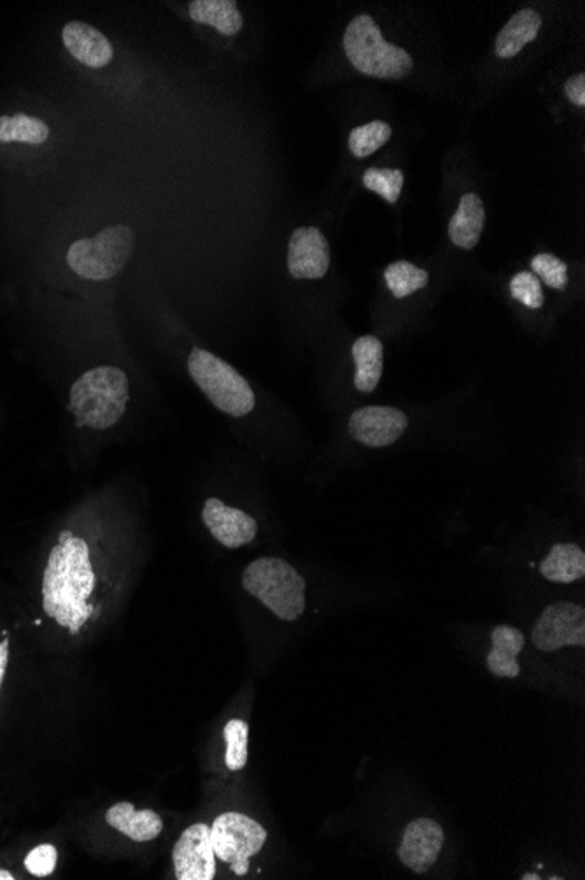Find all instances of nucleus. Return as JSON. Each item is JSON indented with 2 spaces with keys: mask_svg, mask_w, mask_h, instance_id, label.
<instances>
[{
  "mask_svg": "<svg viewBox=\"0 0 585 880\" xmlns=\"http://www.w3.org/2000/svg\"><path fill=\"white\" fill-rule=\"evenodd\" d=\"M129 377L116 366H99L81 374L70 387L69 406L79 428L109 429L129 405Z\"/></svg>",
  "mask_w": 585,
  "mask_h": 880,
  "instance_id": "nucleus-1",
  "label": "nucleus"
},
{
  "mask_svg": "<svg viewBox=\"0 0 585 880\" xmlns=\"http://www.w3.org/2000/svg\"><path fill=\"white\" fill-rule=\"evenodd\" d=\"M343 51L354 69L370 78L402 79L414 67L407 51L386 41L379 25L368 14L351 20L343 34Z\"/></svg>",
  "mask_w": 585,
  "mask_h": 880,
  "instance_id": "nucleus-2",
  "label": "nucleus"
},
{
  "mask_svg": "<svg viewBox=\"0 0 585 880\" xmlns=\"http://www.w3.org/2000/svg\"><path fill=\"white\" fill-rule=\"evenodd\" d=\"M244 589L260 599L270 612L283 621H297L306 612V581L280 558H260L246 567Z\"/></svg>",
  "mask_w": 585,
  "mask_h": 880,
  "instance_id": "nucleus-3",
  "label": "nucleus"
},
{
  "mask_svg": "<svg viewBox=\"0 0 585 880\" xmlns=\"http://www.w3.org/2000/svg\"><path fill=\"white\" fill-rule=\"evenodd\" d=\"M135 248V232L125 224L104 227L92 238L74 241L67 264L78 277L106 282L123 271Z\"/></svg>",
  "mask_w": 585,
  "mask_h": 880,
  "instance_id": "nucleus-4",
  "label": "nucleus"
},
{
  "mask_svg": "<svg viewBox=\"0 0 585 880\" xmlns=\"http://www.w3.org/2000/svg\"><path fill=\"white\" fill-rule=\"evenodd\" d=\"M187 371L207 399L226 416H247L257 405L255 392L243 374L211 352L193 348L187 357Z\"/></svg>",
  "mask_w": 585,
  "mask_h": 880,
  "instance_id": "nucleus-5",
  "label": "nucleus"
},
{
  "mask_svg": "<svg viewBox=\"0 0 585 880\" xmlns=\"http://www.w3.org/2000/svg\"><path fill=\"white\" fill-rule=\"evenodd\" d=\"M269 833L265 828L238 812H224L211 826V840L218 859L229 863L235 876L249 871V859L260 853Z\"/></svg>",
  "mask_w": 585,
  "mask_h": 880,
  "instance_id": "nucleus-6",
  "label": "nucleus"
},
{
  "mask_svg": "<svg viewBox=\"0 0 585 880\" xmlns=\"http://www.w3.org/2000/svg\"><path fill=\"white\" fill-rule=\"evenodd\" d=\"M531 641L542 652H556L562 647H584V607L570 601L550 604L536 621Z\"/></svg>",
  "mask_w": 585,
  "mask_h": 880,
  "instance_id": "nucleus-7",
  "label": "nucleus"
},
{
  "mask_svg": "<svg viewBox=\"0 0 585 880\" xmlns=\"http://www.w3.org/2000/svg\"><path fill=\"white\" fill-rule=\"evenodd\" d=\"M176 879L212 880L216 876V854L211 828L206 822L190 826L172 849Z\"/></svg>",
  "mask_w": 585,
  "mask_h": 880,
  "instance_id": "nucleus-8",
  "label": "nucleus"
},
{
  "mask_svg": "<svg viewBox=\"0 0 585 880\" xmlns=\"http://www.w3.org/2000/svg\"><path fill=\"white\" fill-rule=\"evenodd\" d=\"M407 425V416L391 406H365L354 411L349 420L352 438L374 448L399 442Z\"/></svg>",
  "mask_w": 585,
  "mask_h": 880,
  "instance_id": "nucleus-9",
  "label": "nucleus"
},
{
  "mask_svg": "<svg viewBox=\"0 0 585 880\" xmlns=\"http://www.w3.org/2000/svg\"><path fill=\"white\" fill-rule=\"evenodd\" d=\"M329 268V245L316 227H298L288 246V271L297 280H320Z\"/></svg>",
  "mask_w": 585,
  "mask_h": 880,
  "instance_id": "nucleus-10",
  "label": "nucleus"
},
{
  "mask_svg": "<svg viewBox=\"0 0 585 880\" xmlns=\"http://www.w3.org/2000/svg\"><path fill=\"white\" fill-rule=\"evenodd\" d=\"M202 521L226 549H238L257 538L258 522L238 508L226 507L218 498L207 499L202 510Z\"/></svg>",
  "mask_w": 585,
  "mask_h": 880,
  "instance_id": "nucleus-11",
  "label": "nucleus"
},
{
  "mask_svg": "<svg viewBox=\"0 0 585 880\" xmlns=\"http://www.w3.org/2000/svg\"><path fill=\"white\" fill-rule=\"evenodd\" d=\"M442 845L444 830L439 822L431 819L412 820L400 844V862L414 873H426L439 859Z\"/></svg>",
  "mask_w": 585,
  "mask_h": 880,
  "instance_id": "nucleus-12",
  "label": "nucleus"
},
{
  "mask_svg": "<svg viewBox=\"0 0 585 880\" xmlns=\"http://www.w3.org/2000/svg\"><path fill=\"white\" fill-rule=\"evenodd\" d=\"M62 42L79 64L90 69H104L115 59V48L109 39L99 28L79 20L64 25Z\"/></svg>",
  "mask_w": 585,
  "mask_h": 880,
  "instance_id": "nucleus-13",
  "label": "nucleus"
},
{
  "mask_svg": "<svg viewBox=\"0 0 585 880\" xmlns=\"http://www.w3.org/2000/svg\"><path fill=\"white\" fill-rule=\"evenodd\" d=\"M107 825L119 833L127 834L133 842H150L164 830V820L155 811H135L132 803H116L107 811Z\"/></svg>",
  "mask_w": 585,
  "mask_h": 880,
  "instance_id": "nucleus-14",
  "label": "nucleus"
},
{
  "mask_svg": "<svg viewBox=\"0 0 585 880\" xmlns=\"http://www.w3.org/2000/svg\"><path fill=\"white\" fill-rule=\"evenodd\" d=\"M485 209L477 194H465L448 221V238L463 250L476 248L484 231Z\"/></svg>",
  "mask_w": 585,
  "mask_h": 880,
  "instance_id": "nucleus-15",
  "label": "nucleus"
},
{
  "mask_svg": "<svg viewBox=\"0 0 585 880\" xmlns=\"http://www.w3.org/2000/svg\"><path fill=\"white\" fill-rule=\"evenodd\" d=\"M493 649L487 654V669L498 678H516L521 673L517 655L524 649V635L510 626H496L491 635Z\"/></svg>",
  "mask_w": 585,
  "mask_h": 880,
  "instance_id": "nucleus-16",
  "label": "nucleus"
},
{
  "mask_svg": "<svg viewBox=\"0 0 585 880\" xmlns=\"http://www.w3.org/2000/svg\"><path fill=\"white\" fill-rule=\"evenodd\" d=\"M542 28V16L538 11L521 10L508 20V24L502 28V33L496 37V55L499 59H514L519 55L526 44L535 41Z\"/></svg>",
  "mask_w": 585,
  "mask_h": 880,
  "instance_id": "nucleus-17",
  "label": "nucleus"
},
{
  "mask_svg": "<svg viewBox=\"0 0 585 880\" xmlns=\"http://www.w3.org/2000/svg\"><path fill=\"white\" fill-rule=\"evenodd\" d=\"M195 24L209 25L223 36H235L244 27L243 13L234 0H195L187 5Z\"/></svg>",
  "mask_w": 585,
  "mask_h": 880,
  "instance_id": "nucleus-18",
  "label": "nucleus"
},
{
  "mask_svg": "<svg viewBox=\"0 0 585 880\" xmlns=\"http://www.w3.org/2000/svg\"><path fill=\"white\" fill-rule=\"evenodd\" d=\"M352 360L356 366L354 387L360 392H374L385 368V348L379 337H358L352 345Z\"/></svg>",
  "mask_w": 585,
  "mask_h": 880,
  "instance_id": "nucleus-19",
  "label": "nucleus"
},
{
  "mask_svg": "<svg viewBox=\"0 0 585 880\" xmlns=\"http://www.w3.org/2000/svg\"><path fill=\"white\" fill-rule=\"evenodd\" d=\"M540 572L547 581L556 584L581 581L585 575L584 550L575 544L554 545L544 563L540 564Z\"/></svg>",
  "mask_w": 585,
  "mask_h": 880,
  "instance_id": "nucleus-20",
  "label": "nucleus"
},
{
  "mask_svg": "<svg viewBox=\"0 0 585 880\" xmlns=\"http://www.w3.org/2000/svg\"><path fill=\"white\" fill-rule=\"evenodd\" d=\"M50 125L36 116L16 113L0 116V143H24L39 146L50 138Z\"/></svg>",
  "mask_w": 585,
  "mask_h": 880,
  "instance_id": "nucleus-21",
  "label": "nucleus"
},
{
  "mask_svg": "<svg viewBox=\"0 0 585 880\" xmlns=\"http://www.w3.org/2000/svg\"><path fill=\"white\" fill-rule=\"evenodd\" d=\"M386 285L396 299H403L414 292L421 291L430 282V275L407 260H399L385 271Z\"/></svg>",
  "mask_w": 585,
  "mask_h": 880,
  "instance_id": "nucleus-22",
  "label": "nucleus"
},
{
  "mask_svg": "<svg viewBox=\"0 0 585 880\" xmlns=\"http://www.w3.org/2000/svg\"><path fill=\"white\" fill-rule=\"evenodd\" d=\"M391 136H393V129L388 122L374 120L370 124L360 125L349 135V150L354 157H370L388 143Z\"/></svg>",
  "mask_w": 585,
  "mask_h": 880,
  "instance_id": "nucleus-23",
  "label": "nucleus"
},
{
  "mask_svg": "<svg viewBox=\"0 0 585 880\" xmlns=\"http://www.w3.org/2000/svg\"><path fill=\"white\" fill-rule=\"evenodd\" d=\"M226 754L224 765L229 770L240 771L247 765V740H249V726L243 719H232L223 729Z\"/></svg>",
  "mask_w": 585,
  "mask_h": 880,
  "instance_id": "nucleus-24",
  "label": "nucleus"
},
{
  "mask_svg": "<svg viewBox=\"0 0 585 880\" xmlns=\"http://www.w3.org/2000/svg\"><path fill=\"white\" fill-rule=\"evenodd\" d=\"M403 181H405V176L400 169L370 167L363 175V183H365L366 189L379 194L389 204L399 201L400 194H402Z\"/></svg>",
  "mask_w": 585,
  "mask_h": 880,
  "instance_id": "nucleus-25",
  "label": "nucleus"
},
{
  "mask_svg": "<svg viewBox=\"0 0 585 880\" xmlns=\"http://www.w3.org/2000/svg\"><path fill=\"white\" fill-rule=\"evenodd\" d=\"M533 275L542 278L547 285L556 291H564L568 285V266L561 258L550 254H538L531 258Z\"/></svg>",
  "mask_w": 585,
  "mask_h": 880,
  "instance_id": "nucleus-26",
  "label": "nucleus"
},
{
  "mask_svg": "<svg viewBox=\"0 0 585 880\" xmlns=\"http://www.w3.org/2000/svg\"><path fill=\"white\" fill-rule=\"evenodd\" d=\"M510 294L514 299L531 309H538L544 306V291L540 285L538 277L533 272H517L510 280Z\"/></svg>",
  "mask_w": 585,
  "mask_h": 880,
  "instance_id": "nucleus-27",
  "label": "nucleus"
},
{
  "mask_svg": "<svg viewBox=\"0 0 585 880\" xmlns=\"http://www.w3.org/2000/svg\"><path fill=\"white\" fill-rule=\"evenodd\" d=\"M58 862V851L55 845L42 844L32 849V853L25 857V867L36 877H48L55 871Z\"/></svg>",
  "mask_w": 585,
  "mask_h": 880,
  "instance_id": "nucleus-28",
  "label": "nucleus"
},
{
  "mask_svg": "<svg viewBox=\"0 0 585 880\" xmlns=\"http://www.w3.org/2000/svg\"><path fill=\"white\" fill-rule=\"evenodd\" d=\"M564 93L567 98L575 104V106H585V76L584 74H575L572 78L568 79L564 84Z\"/></svg>",
  "mask_w": 585,
  "mask_h": 880,
  "instance_id": "nucleus-29",
  "label": "nucleus"
},
{
  "mask_svg": "<svg viewBox=\"0 0 585 880\" xmlns=\"http://www.w3.org/2000/svg\"><path fill=\"white\" fill-rule=\"evenodd\" d=\"M70 538H74L73 531H62L58 536V544H65V541H69Z\"/></svg>",
  "mask_w": 585,
  "mask_h": 880,
  "instance_id": "nucleus-30",
  "label": "nucleus"
},
{
  "mask_svg": "<svg viewBox=\"0 0 585 880\" xmlns=\"http://www.w3.org/2000/svg\"><path fill=\"white\" fill-rule=\"evenodd\" d=\"M13 873L8 870H0V880H13Z\"/></svg>",
  "mask_w": 585,
  "mask_h": 880,
  "instance_id": "nucleus-31",
  "label": "nucleus"
},
{
  "mask_svg": "<svg viewBox=\"0 0 585 880\" xmlns=\"http://www.w3.org/2000/svg\"><path fill=\"white\" fill-rule=\"evenodd\" d=\"M522 879H524V880H528V879H535V880H538V879H540V877H536V876H526V877H522Z\"/></svg>",
  "mask_w": 585,
  "mask_h": 880,
  "instance_id": "nucleus-32",
  "label": "nucleus"
}]
</instances>
